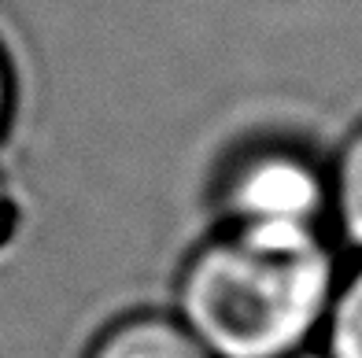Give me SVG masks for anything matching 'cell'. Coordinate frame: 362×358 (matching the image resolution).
<instances>
[{
	"label": "cell",
	"mask_w": 362,
	"mask_h": 358,
	"mask_svg": "<svg viewBox=\"0 0 362 358\" xmlns=\"http://www.w3.org/2000/svg\"><path fill=\"white\" fill-rule=\"evenodd\" d=\"M337 255L322 229L218 225L185 258L170 314L215 358H292L322 329Z\"/></svg>",
	"instance_id": "1"
},
{
	"label": "cell",
	"mask_w": 362,
	"mask_h": 358,
	"mask_svg": "<svg viewBox=\"0 0 362 358\" xmlns=\"http://www.w3.org/2000/svg\"><path fill=\"white\" fill-rule=\"evenodd\" d=\"M218 225L240 229H322L329 177L288 141L252 137L226 159L215 189Z\"/></svg>",
	"instance_id": "2"
},
{
	"label": "cell",
	"mask_w": 362,
	"mask_h": 358,
	"mask_svg": "<svg viewBox=\"0 0 362 358\" xmlns=\"http://www.w3.org/2000/svg\"><path fill=\"white\" fill-rule=\"evenodd\" d=\"M86 358H215L170 311L126 314L93 340Z\"/></svg>",
	"instance_id": "3"
},
{
	"label": "cell",
	"mask_w": 362,
	"mask_h": 358,
	"mask_svg": "<svg viewBox=\"0 0 362 358\" xmlns=\"http://www.w3.org/2000/svg\"><path fill=\"white\" fill-rule=\"evenodd\" d=\"M329 210L355 248H362V126L344 141L329 174Z\"/></svg>",
	"instance_id": "4"
},
{
	"label": "cell",
	"mask_w": 362,
	"mask_h": 358,
	"mask_svg": "<svg viewBox=\"0 0 362 358\" xmlns=\"http://www.w3.org/2000/svg\"><path fill=\"white\" fill-rule=\"evenodd\" d=\"M325 358H362V266L325 311Z\"/></svg>",
	"instance_id": "5"
},
{
	"label": "cell",
	"mask_w": 362,
	"mask_h": 358,
	"mask_svg": "<svg viewBox=\"0 0 362 358\" xmlns=\"http://www.w3.org/2000/svg\"><path fill=\"white\" fill-rule=\"evenodd\" d=\"M11 218H15V203H11V192H8L4 174H0V240L8 237V229H11Z\"/></svg>",
	"instance_id": "6"
},
{
	"label": "cell",
	"mask_w": 362,
	"mask_h": 358,
	"mask_svg": "<svg viewBox=\"0 0 362 358\" xmlns=\"http://www.w3.org/2000/svg\"><path fill=\"white\" fill-rule=\"evenodd\" d=\"M8 107H11V74H8L4 52H0V129L8 122Z\"/></svg>",
	"instance_id": "7"
}]
</instances>
